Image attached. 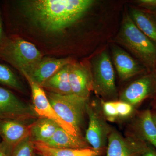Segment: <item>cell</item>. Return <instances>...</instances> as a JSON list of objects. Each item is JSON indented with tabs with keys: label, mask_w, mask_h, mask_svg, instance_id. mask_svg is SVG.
<instances>
[{
	"label": "cell",
	"mask_w": 156,
	"mask_h": 156,
	"mask_svg": "<svg viewBox=\"0 0 156 156\" xmlns=\"http://www.w3.org/2000/svg\"><path fill=\"white\" fill-rule=\"evenodd\" d=\"M117 40L137 57L146 67L156 66V45L139 29L129 14L123 17Z\"/></svg>",
	"instance_id": "obj_2"
},
{
	"label": "cell",
	"mask_w": 156,
	"mask_h": 156,
	"mask_svg": "<svg viewBox=\"0 0 156 156\" xmlns=\"http://www.w3.org/2000/svg\"><path fill=\"white\" fill-rule=\"evenodd\" d=\"M36 153L44 156H98L99 152L92 148L57 149L49 147L42 143L34 142Z\"/></svg>",
	"instance_id": "obj_18"
},
{
	"label": "cell",
	"mask_w": 156,
	"mask_h": 156,
	"mask_svg": "<svg viewBox=\"0 0 156 156\" xmlns=\"http://www.w3.org/2000/svg\"><path fill=\"white\" fill-rule=\"evenodd\" d=\"M0 83L23 92V87L14 73L5 65L0 64Z\"/></svg>",
	"instance_id": "obj_21"
},
{
	"label": "cell",
	"mask_w": 156,
	"mask_h": 156,
	"mask_svg": "<svg viewBox=\"0 0 156 156\" xmlns=\"http://www.w3.org/2000/svg\"><path fill=\"white\" fill-rule=\"evenodd\" d=\"M139 128L146 139L156 148V126L150 111H145L141 115Z\"/></svg>",
	"instance_id": "obj_20"
},
{
	"label": "cell",
	"mask_w": 156,
	"mask_h": 156,
	"mask_svg": "<svg viewBox=\"0 0 156 156\" xmlns=\"http://www.w3.org/2000/svg\"><path fill=\"white\" fill-rule=\"evenodd\" d=\"M153 119L154 122L156 126V114L152 115Z\"/></svg>",
	"instance_id": "obj_29"
},
{
	"label": "cell",
	"mask_w": 156,
	"mask_h": 156,
	"mask_svg": "<svg viewBox=\"0 0 156 156\" xmlns=\"http://www.w3.org/2000/svg\"><path fill=\"white\" fill-rule=\"evenodd\" d=\"M28 81L31 90L33 108L38 118H46L52 120L59 127L74 136L82 137L57 115L48 100L44 89L35 83L26 73H22Z\"/></svg>",
	"instance_id": "obj_7"
},
{
	"label": "cell",
	"mask_w": 156,
	"mask_h": 156,
	"mask_svg": "<svg viewBox=\"0 0 156 156\" xmlns=\"http://www.w3.org/2000/svg\"><path fill=\"white\" fill-rule=\"evenodd\" d=\"M35 156H44L40 154L37 153H36L35 154Z\"/></svg>",
	"instance_id": "obj_30"
},
{
	"label": "cell",
	"mask_w": 156,
	"mask_h": 156,
	"mask_svg": "<svg viewBox=\"0 0 156 156\" xmlns=\"http://www.w3.org/2000/svg\"><path fill=\"white\" fill-rule=\"evenodd\" d=\"M69 79L73 94L88 99L92 91V71L86 66L79 63L69 65Z\"/></svg>",
	"instance_id": "obj_10"
},
{
	"label": "cell",
	"mask_w": 156,
	"mask_h": 156,
	"mask_svg": "<svg viewBox=\"0 0 156 156\" xmlns=\"http://www.w3.org/2000/svg\"><path fill=\"white\" fill-rule=\"evenodd\" d=\"M70 64L62 68L40 86L49 92L56 94L62 95L72 94L69 79Z\"/></svg>",
	"instance_id": "obj_15"
},
{
	"label": "cell",
	"mask_w": 156,
	"mask_h": 156,
	"mask_svg": "<svg viewBox=\"0 0 156 156\" xmlns=\"http://www.w3.org/2000/svg\"><path fill=\"white\" fill-rule=\"evenodd\" d=\"M71 58H43L26 74L35 83L41 86L67 65L73 63Z\"/></svg>",
	"instance_id": "obj_11"
},
{
	"label": "cell",
	"mask_w": 156,
	"mask_h": 156,
	"mask_svg": "<svg viewBox=\"0 0 156 156\" xmlns=\"http://www.w3.org/2000/svg\"><path fill=\"white\" fill-rule=\"evenodd\" d=\"M35 154L34 142L29 135L14 147L10 156H35Z\"/></svg>",
	"instance_id": "obj_22"
},
{
	"label": "cell",
	"mask_w": 156,
	"mask_h": 156,
	"mask_svg": "<svg viewBox=\"0 0 156 156\" xmlns=\"http://www.w3.org/2000/svg\"><path fill=\"white\" fill-rule=\"evenodd\" d=\"M8 39L5 38L4 36L2 25V20L0 16V50L7 41Z\"/></svg>",
	"instance_id": "obj_26"
},
{
	"label": "cell",
	"mask_w": 156,
	"mask_h": 156,
	"mask_svg": "<svg viewBox=\"0 0 156 156\" xmlns=\"http://www.w3.org/2000/svg\"><path fill=\"white\" fill-rule=\"evenodd\" d=\"M104 112L108 119L114 120L119 116L116 106L115 101H106L102 104Z\"/></svg>",
	"instance_id": "obj_23"
},
{
	"label": "cell",
	"mask_w": 156,
	"mask_h": 156,
	"mask_svg": "<svg viewBox=\"0 0 156 156\" xmlns=\"http://www.w3.org/2000/svg\"><path fill=\"white\" fill-rule=\"evenodd\" d=\"M86 112L89 117V125L86 133V140L92 148L100 151L106 145L108 128L97 112L87 104Z\"/></svg>",
	"instance_id": "obj_9"
},
{
	"label": "cell",
	"mask_w": 156,
	"mask_h": 156,
	"mask_svg": "<svg viewBox=\"0 0 156 156\" xmlns=\"http://www.w3.org/2000/svg\"><path fill=\"white\" fill-rule=\"evenodd\" d=\"M30 125L14 120L0 119L2 143L9 156L14 147L30 135Z\"/></svg>",
	"instance_id": "obj_8"
},
{
	"label": "cell",
	"mask_w": 156,
	"mask_h": 156,
	"mask_svg": "<svg viewBox=\"0 0 156 156\" xmlns=\"http://www.w3.org/2000/svg\"><path fill=\"white\" fill-rule=\"evenodd\" d=\"M154 85L153 75L143 76L131 83L123 91L121 95V101L132 106L138 104L152 92Z\"/></svg>",
	"instance_id": "obj_12"
},
{
	"label": "cell",
	"mask_w": 156,
	"mask_h": 156,
	"mask_svg": "<svg viewBox=\"0 0 156 156\" xmlns=\"http://www.w3.org/2000/svg\"><path fill=\"white\" fill-rule=\"evenodd\" d=\"M58 127L52 120L38 118L30 124V136L34 142L44 143L52 137Z\"/></svg>",
	"instance_id": "obj_16"
},
{
	"label": "cell",
	"mask_w": 156,
	"mask_h": 156,
	"mask_svg": "<svg viewBox=\"0 0 156 156\" xmlns=\"http://www.w3.org/2000/svg\"><path fill=\"white\" fill-rule=\"evenodd\" d=\"M116 106L119 116L126 117L131 115L133 111V108L130 104L125 101H115Z\"/></svg>",
	"instance_id": "obj_24"
},
{
	"label": "cell",
	"mask_w": 156,
	"mask_h": 156,
	"mask_svg": "<svg viewBox=\"0 0 156 156\" xmlns=\"http://www.w3.org/2000/svg\"><path fill=\"white\" fill-rule=\"evenodd\" d=\"M108 140L106 156H135L139 151L115 131L109 135Z\"/></svg>",
	"instance_id": "obj_19"
},
{
	"label": "cell",
	"mask_w": 156,
	"mask_h": 156,
	"mask_svg": "<svg viewBox=\"0 0 156 156\" xmlns=\"http://www.w3.org/2000/svg\"><path fill=\"white\" fill-rule=\"evenodd\" d=\"M37 118L33 106L20 100L8 89L0 87V119L27 123Z\"/></svg>",
	"instance_id": "obj_6"
},
{
	"label": "cell",
	"mask_w": 156,
	"mask_h": 156,
	"mask_svg": "<svg viewBox=\"0 0 156 156\" xmlns=\"http://www.w3.org/2000/svg\"><path fill=\"white\" fill-rule=\"evenodd\" d=\"M48 100L57 115L82 136L81 128L88 99L74 94L62 95L46 92Z\"/></svg>",
	"instance_id": "obj_4"
},
{
	"label": "cell",
	"mask_w": 156,
	"mask_h": 156,
	"mask_svg": "<svg viewBox=\"0 0 156 156\" xmlns=\"http://www.w3.org/2000/svg\"><path fill=\"white\" fill-rule=\"evenodd\" d=\"M0 57L22 73H27L43 58L34 45L18 37L8 39L0 50Z\"/></svg>",
	"instance_id": "obj_3"
},
{
	"label": "cell",
	"mask_w": 156,
	"mask_h": 156,
	"mask_svg": "<svg viewBox=\"0 0 156 156\" xmlns=\"http://www.w3.org/2000/svg\"><path fill=\"white\" fill-rule=\"evenodd\" d=\"M0 156H9L2 142H0Z\"/></svg>",
	"instance_id": "obj_27"
},
{
	"label": "cell",
	"mask_w": 156,
	"mask_h": 156,
	"mask_svg": "<svg viewBox=\"0 0 156 156\" xmlns=\"http://www.w3.org/2000/svg\"><path fill=\"white\" fill-rule=\"evenodd\" d=\"M143 156H156V153L154 151L149 150L144 153Z\"/></svg>",
	"instance_id": "obj_28"
},
{
	"label": "cell",
	"mask_w": 156,
	"mask_h": 156,
	"mask_svg": "<svg viewBox=\"0 0 156 156\" xmlns=\"http://www.w3.org/2000/svg\"><path fill=\"white\" fill-rule=\"evenodd\" d=\"M92 90L105 98L116 95L113 66L109 55L104 51L94 58L92 62Z\"/></svg>",
	"instance_id": "obj_5"
},
{
	"label": "cell",
	"mask_w": 156,
	"mask_h": 156,
	"mask_svg": "<svg viewBox=\"0 0 156 156\" xmlns=\"http://www.w3.org/2000/svg\"></svg>",
	"instance_id": "obj_31"
},
{
	"label": "cell",
	"mask_w": 156,
	"mask_h": 156,
	"mask_svg": "<svg viewBox=\"0 0 156 156\" xmlns=\"http://www.w3.org/2000/svg\"><path fill=\"white\" fill-rule=\"evenodd\" d=\"M112 53L115 67L121 80H128L143 70L142 66L121 48L113 47Z\"/></svg>",
	"instance_id": "obj_13"
},
{
	"label": "cell",
	"mask_w": 156,
	"mask_h": 156,
	"mask_svg": "<svg viewBox=\"0 0 156 156\" xmlns=\"http://www.w3.org/2000/svg\"><path fill=\"white\" fill-rule=\"evenodd\" d=\"M27 16L45 31L59 32L73 25L84 16L92 0H33L21 2Z\"/></svg>",
	"instance_id": "obj_1"
},
{
	"label": "cell",
	"mask_w": 156,
	"mask_h": 156,
	"mask_svg": "<svg viewBox=\"0 0 156 156\" xmlns=\"http://www.w3.org/2000/svg\"><path fill=\"white\" fill-rule=\"evenodd\" d=\"M140 7L149 9H156V0H139L136 2Z\"/></svg>",
	"instance_id": "obj_25"
},
{
	"label": "cell",
	"mask_w": 156,
	"mask_h": 156,
	"mask_svg": "<svg viewBox=\"0 0 156 156\" xmlns=\"http://www.w3.org/2000/svg\"><path fill=\"white\" fill-rule=\"evenodd\" d=\"M129 15L137 27L156 45V19L154 17L136 9H131Z\"/></svg>",
	"instance_id": "obj_17"
},
{
	"label": "cell",
	"mask_w": 156,
	"mask_h": 156,
	"mask_svg": "<svg viewBox=\"0 0 156 156\" xmlns=\"http://www.w3.org/2000/svg\"><path fill=\"white\" fill-rule=\"evenodd\" d=\"M44 144L57 149H83L89 148L88 143L82 137L74 136L58 127L53 136Z\"/></svg>",
	"instance_id": "obj_14"
}]
</instances>
